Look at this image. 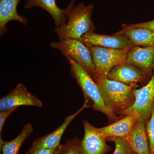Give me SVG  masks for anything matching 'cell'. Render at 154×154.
Instances as JSON below:
<instances>
[{"label": "cell", "instance_id": "6da1fadb", "mask_svg": "<svg viewBox=\"0 0 154 154\" xmlns=\"http://www.w3.org/2000/svg\"><path fill=\"white\" fill-rule=\"evenodd\" d=\"M105 104L114 114H121L132 105L135 86L129 85L107 78L94 79Z\"/></svg>", "mask_w": 154, "mask_h": 154}, {"label": "cell", "instance_id": "7a4b0ae2", "mask_svg": "<svg viewBox=\"0 0 154 154\" xmlns=\"http://www.w3.org/2000/svg\"><path fill=\"white\" fill-rule=\"evenodd\" d=\"M94 7L93 4L85 5L83 2L75 5L66 24L55 28L59 40L66 38L79 39L86 33L94 32L95 27L91 18Z\"/></svg>", "mask_w": 154, "mask_h": 154}, {"label": "cell", "instance_id": "3957f363", "mask_svg": "<svg viewBox=\"0 0 154 154\" xmlns=\"http://www.w3.org/2000/svg\"><path fill=\"white\" fill-rule=\"evenodd\" d=\"M70 66V72L82 89L85 99H91L95 110L100 111L113 120L117 119L116 116L107 107L99 91L96 82H94L88 71L71 58L66 57Z\"/></svg>", "mask_w": 154, "mask_h": 154}, {"label": "cell", "instance_id": "277c9868", "mask_svg": "<svg viewBox=\"0 0 154 154\" xmlns=\"http://www.w3.org/2000/svg\"><path fill=\"white\" fill-rule=\"evenodd\" d=\"M87 47L91 51L95 66L94 79L106 78L113 67L119 64L126 62L128 53L132 48L118 49L99 46Z\"/></svg>", "mask_w": 154, "mask_h": 154}, {"label": "cell", "instance_id": "5b68a950", "mask_svg": "<svg viewBox=\"0 0 154 154\" xmlns=\"http://www.w3.org/2000/svg\"><path fill=\"white\" fill-rule=\"evenodd\" d=\"M50 45L60 51L65 57L71 58L94 78L95 68L91 51L79 39L66 38L59 42H52Z\"/></svg>", "mask_w": 154, "mask_h": 154}, {"label": "cell", "instance_id": "8992f818", "mask_svg": "<svg viewBox=\"0 0 154 154\" xmlns=\"http://www.w3.org/2000/svg\"><path fill=\"white\" fill-rule=\"evenodd\" d=\"M134 100L132 105L121 113L132 115L146 122L151 116L154 105V73L148 84L139 89H133Z\"/></svg>", "mask_w": 154, "mask_h": 154}, {"label": "cell", "instance_id": "52a82bcc", "mask_svg": "<svg viewBox=\"0 0 154 154\" xmlns=\"http://www.w3.org/2000/svg\"><path fill=\"white\" fill-rule=\"evenodd\" d=\"M42 105L41 100L29 92L22 83H19L9 94L0 99V111L21 106L41 107Z\"/></svg>", "mask_w": 154, "mask_h": 154}, {"label": "cell", "instance_id": "ba28073f", "mask_svg": "<svg viewBox=\"0 0 154 154\" xmlns=\"http://www.w3.org/2000/svg\"><path fill=\"white\" fill-rule=\"evenodd\" d=\"M79 40L87 46H99L118 49L133 47L131 42L125 35L117 33L113 35H107L92 32L86 33Z\"/></svg>", "mask_w": 154, "mask_h": 154}, {"label": "cell", "instance_id": "9c48e42d", "mask_svg": "<svg viewBox=\"0 0 154 154\" xmlns=\"http://www.w3.org/2000/svg\"><path fill=\"white\" fill-rule=\"evenodd\" d=\"M85 134L81 141L80 154H105L110 150L106 139L97 131V128L84 120Z\"/></svg>", "mask_w": 154, "mask_h": 154}, {"label": "cell", "instance_id": "30bf717a", "mask_svg": "<svg viewBox=\"0 0 154 154\" xmlns=\"http://www.w3.org/2000/svg\"><path fill=\"white\" fill-rule=\"evenodd\" d=\"M88 99H85L84 105L79 110L74 114L67 116L65 119L63 124L54 131L42 137L36 139L33 141L31 148L54 149L58 147L60 145V140L62 137L69 124L83 110L90 107L88 104Z\"/></svg>", "mask_w": 154, "mask_h": 154}, {"label": "cell", "instance_id": "8fae6325", "mask_svg": "<svg viewBox=\"0 0 154 154\" xmlns=\"http://www.w3.org/2000/svg\"><path fill=\"white\" fill-rule=\"evenodd\" d=\"M147 75L138 67L124 62L113 67L106 78L129 85L135 86L137 83L143 81Z\"/></svg>", "mask_w": 154, "mask_h": 154}, {"label": "cell", "instance_id": "7c38bea8", "mask_svg": "<svg viewBox=\"0 0 154 154\" xmlns=\"http://www.w3.org/2000/svg\"><path fill=\"white\" fill-rule=\"evenodd\" d=\"M75 2V0H71L66 8L62 9L58 7L56 0H25L24 7L28 9L38 7L44 9L54 20L56 27H60L66 24Z\"/></svg>", "mask_w": 154, "mask_h": 154}, {"label": "cell", "instance_id": "4fadbf2b", "mask_svg": "<svg viewBox=\"0 0 154 154\" xmlns=\"http://www.w3.org/2000/svg\"><path fill=\"white\" fill-rule=\"evenodd\" d=\"M126 62L138 67L147 75L154 68V46H133L128 53Z\"/></svg>", "mask_w": 154, "mask_h": 154}, {"label": "cell", "instance_id": "5bb4252c", "mask_svg": "<svg viewBox=\"0 0 154 154\" xmlns=\"http://www.w3.org/2000/svg\"><path fill=\"white\" fill-rule=\"evenodd\" d=\"M146 122L138 119L127 138L133 152L137 154H151L146 125Z\"/></svg>", "mask_w": 154, "mask_h": 154}, {"label": "cell", "instance_id": "9a60e30c", "mask_svg": "<svg viewBox=\"0 0 154 154\" xmlns=\"http://www.w3.org/2000/svg\"><path fill=\"white\" fill-rule=\"evenodd\" d=\"M138 119L134 115L125 116V117L115 123L102 128H97L98 132L107 139L110 137L127 138Z\"/></svg>", "mask_w": 154, "mask_h": 154}, {"label": "cell", "instance_id": "2e32d148", "mask_svg": "<svg viewBox=\"0 0 154 154\" xmlns=\"http://www.w3.org/2000/svg\"><path fill=\"white\" fill-rule=\"evenodd\" d=\"M123 29L117 32L128 38L133 46L143 47L154 46V31L143 27H129L125 24Z\"/></svg>", "mask_w": 154, "mask_h": 154}, {"label": "cell", "instance_id": "e0dca14e", "mask_svg": "<svg viewBox=\"0 0 154 154\" xmlns=\"http://www.w3.org/2000/svg\"><path fill=\"white\" fill-rule=\"evenodd\" d=\"M20 0L0 1V34L2 36L8 31L6 25L12 21H17L26 25L27 19L18 14L17 7Z\"/></svg>", "mask_w": 154, "mask_h": 154}, {"label": "cell", "instance_id": "ac0fdd59", "mask_svg": "<svg viewBox=\"0 0 154 154\" xmlns=\"http://www.w3.org/2000/svg\"><path fill=\"white\" fill-rule=\"evenodd\" d=\"M33 132V126L29 123L24 126L20 133L12 140L5 141L1 137V152L2 154H18L21 146Z\"/></svg>", "mask_w": 154, "mask_h": 154}, {"label": "cell", "instance_id": "d6986e66", "mask_svg": "<svg viewBox=\"0 0 154 154\" xmlns=\"http://www.w3.org/2000/svg\"><path fill=\"white\" fill-rule=\"evenodd\" d=\"M107 140L115 143V149L113 154H131L133 152L126 138L110 137Z\"/></svg>", "mask_w": 154, "mask_h": 154}, {"label": "cell", "instance_id": "ffe728a7", "mask_svg": "<svg viewBox=\"0 0 154 154\" xmlns=\"http://www.w3.org/2000/svg\"><path fill=\"white\" fill-rule=\"evenodd\" d=\"M81 141L76 137L69 140L63 145V154H80Z\"/></svg>", "mask_w": 154, "mask_h": 154}, {"label": "cell", "instance_id": "44dd1931", "mask_svg": "<svg viewBox=\"0 0 154 154\" xmlns=\"http://www.w3.org/2000/svg\"><path fill=\"white\" fill-rule=\"evenodd\" d=\"M151 154H154V105L151 116L146 125Z\"/></svg>", "mask_w": 154, "mask_h": 154}, {"label": "cell", "instance_id": "7402d4cb", "mask_svg": "<svg viewBox=\"0 0 154 154\" xmlns=\"http://www.w3.org/2000/svg\"><path fill=\"white\" fill-rule=\"evenodd\" d=\"M18 107L12 108L9 110L1 111L0 112V134L2 136V132L4 124L7 118L13 113L14 110H16Z\"/></svg>", "mask_w": 154, "mask_h": 154}, {"label": "cell", "instance_id": "603a6c76", "mask_svg": "<svg viewBox=\"0 0 154 154\" xmlns=\"http://www.w3.org/2000/svg\"><path fill=\"white\" fill-rule=\"evenodd\" d=\"M57 148L34 149L30 148L25 154H54Z\"/></svg>", "mask_w": 154, "mask_h": 154}, {"label": "cell", "instance_id": "cb8c5ba5", "mask_svg": "<svg viewBox=\"0 0 154 154\" xmlns=\"http://www.w3.org/2000/svg\"><path fill=\"white\" fill-rule=\"evenodd\" d=\"M126 25L128 27H143V28H147L154 31V19L152 21L143 22V23Z\"/></svg>", "mask_w": 154, "mask_h": 154}, {"label": "cell", "instance_id": "d4e9b609", "mask_svg": "<svg viewBox=\"0 0 154 154\" xmlns=\"http://www.w3.org/2000/svg\"><path fill=\"white\" fill-rule=\"evenodd\" d=\"M54 154H63V145H60L57 148Z\"/></svg>", "mask_w": 154, "mask_h": 154}, {"label": "cell", "instance_id": "484cf974", "mask_svg": "<svg viewBox=\"0 0 154 154\" xmlns=\"http://www.w3.org/2000/svg\"><path fill=\"white\" fill-rule=\"evenodd\" d=\"M131 154H136L134 152H133Z\"/></svg>", "mask_w": 154, "mask_h": 154}]
</instances>
